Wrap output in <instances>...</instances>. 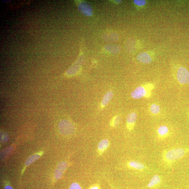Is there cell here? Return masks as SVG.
Returning <instances> with one entry per match:
<instances>
[{
	"label": "cell",
	"mask_w": 189,
	"mask_h": 189,
	"mask_svg": "<svg viewBox=\"0 0 189 189\" xmlns=\"http://www.w3.org/2000/svg\"><path fill=\"white\" fill-rule=\"evenodd\" d=\"M155 87L152 83L145 84L137 87L132 92L131 96L135 99H139L143 97L149 98L152 95V91Z\"/></svg>",
	"instance_id": "obj_1"
},
{
	"label": "cell",
	"mask_w": 189,
	"mask_h": 189,
	"mask_svg": "<svg viewBox=\"0 0 189 189\" xmlns=\"http://www.w3.org/2000/svg\"><path fill=\"white\" fill-rule=\"evenodd\" d=\"M186 153V151L182 148L171 150L166 154L165 159L168 162H173L182 158Z\"/></svg>",
	"instance_id": "obj_2"
},
{
	"label": "cell",
	"mask_w": 189,
	"mask_h": 189,
	"mask_svg": "<svg viewBox=\"0 0 189 189\" xmlns=\"http://www.w3.org/2000/svg\"><path fill=\"white\" fill-rule=\"evenodd\" d=\"M177 78L179 82L182 84L189 83V73L183 67H180L177 71Z\"/></svg>",
	"instance_id": "obj_3"
},
{
	"label": "cell",
	"mask_w": 189,
	"mask_h": 189,
	"mask_svg": "<svg viewBox=\"0 0 189 189\" xmlns=\"http://www.w3.org/2000/svg\"><path fill=\"white\" fill-rule=\"evenodd\" d=\"M78 9L81 13L87 17L91 16L93 12L91 5L86 2H81L78 6Z\"/></svg>",
	"instance_id": "obj_4"
},
{
	"label": "cell",
	"mask_w": 189,
	"mask_h": 189,
	"mask_svg": "<svg viewBox=\"0 0 189 189\" xmlns=\"http://www.w3.org/2000/svg\"><path fill=\"white\" fill-rule=\"evenodd\" d=\"M68 167L67 162H60L58 165L57 169L55 172V178L57 180H59L62 178Z\"/></svg>",
	"instance_id": "obj_5"
},
{
	"label": "cell",
	"mask_w": 189,
	"mask_h": 189,
	"mask_svg": "<svg viewBox=\"0 0 189 189\" xmlns=\"http://www.w3.org/2000/svg\"><path fill=\"white\" fill-rule=\"evenodd\" d=\"M61 132L65 135L72 133L74 131V127L72 124L67 121H64L61 123L60 126Z\"/></svg>",
	"instance_id": "obj_6"
},
{
	"label": "cell",
	"mask_w": 189,
	"mask_h": 189,
	"mask_svg": "<svg viewBox=\"0 0 189 189\" xmlns=\"http://www.w3.org/2000/svg\"><path fill=\"white\" fill-rule=\"evenodd\" d=\"M137 118V115L135 112L129 113L127 119V127L129 131L132 130L134 127Z\"/></svg>",
	"instance_id": "obj_7"
},
{
	"label": "cell",
	"mask_w": 189,
	"mask_h": 189,
	"mask_svg": "<svg viewBox=\"0 0 189 189\" xmlns=\"http://www.w3.org/2000/svg\"><path fill=\"white\" fill-rule=\"evenodd\" d=\"M109 146V142L107 139L101 141L98 146L97 152L100 155H102Z\"/></svg>",
	"instance_id": "obj_8"
},
{
	"label": "cell",
	"mask_w": 189,
	"mask_h": 189,
	"mask_svg": "<svg viewBox=\"0 0 189 189\" xmlns=\"http://www.w3.org/2000/svg\"><path fill=\"white\" fill-rule=\"evenodd\" d=\"M137 60L142 63H149L152 62V58L147 53H143L139 54L137 57Z\"/></svg>",
	"instance_id": "obj_9"
},
{
	"label": "cell",
	"mask_w": 189,
	"mask_h": 189,
	"mask_svg": "<svg viewBox=\"0 0 189 189\" xmlns=\"http://www.w3.org/2000/svg\"><path fill=\"white\" fill-rule=\"evenodd\" d=\"M157 132L160 138H164L169 133V129L166 126H162L158 127Z\"/></svg>",
	"instance_id": "obj_10"
},
{
	"label": "cell",
	"mask_w": 189,
	"mask_h": 189,
	"mask_svg": "<svg viewBox=\"0 0 189 189\" xmlns=\"http://www.w3.org/2000/svg\"><path fill=\"white\" fill-rule=\"evenodd\" d=\"M43 153V152L41 151V152L34 154V155L29 157L25 162L26 167H28V166L32 163L33 162L36 161L38 159L42 156Z\"/></svg>",
	"instance_id": "obj_11"
},
{
	"label": "cell",
	"mask_w": 189,
	"mask_h": 189,
	"mask_svg": "<svg viewBox=\"0 0 189 189\" xmlns=\"http://www.w3.org/2000/svg\"><path fill=\"white\" fill-rule=\"evenodd\" d=\"M106 50L112 54H116L121 51L120 46L115 45H107L105 47Z\"/></svg>",
	"instance_id": "obj_12"
},
{
	"label": "cell",
	"mask_w": 189,
	"mask_h": 189,
	"mask_svg": "<svg viewBox=\"0 0 189 189\" xmlns=\"http://www.w3.org/2000/svg\"><path fill=\"white\" fill-rule=\"evenodd\" d=\"M113 96V93L112 91H109L107 92L104 95L101 104V107L102 108H103L104 107H105L109 103L110 101L111 100Z\"/></svg>",
	"instance_id": "obj_13"
},
{
	"label": "cell",
	"mask_w": 189,
	"mask_h": 189,
	"mask_svg": "<svg viewBox=\"0 0 189 189\" xmlns=\"http://www.w3.org/2000/svg\"><path fill=\"white\" fill-rule=\"evenodd\" d=\"M103 38L106 41L109 42H116L118 38V35L115 33H112L103 35Z\"/></svg>",
	"instance_id": "obj_14"
},
{
	"label": "cell",
	"mask_w": 189,
	"mask_h": 189,
	"mask_svg": "<svg viewBox=\"0 0 189 189\" xmlns=\"http://www.w3.org/2000/svg\"><path fill=\"white\" fill-rule=\"evenodd\" d=\"M129 165L130 167L138 170H142L145 168V166L144 164L140 162L135 161L130 162Z\"/></svg>",
	"instance_id": "obj_15"
},
{
	"label": "cell",
	"mask_w": 189,
	"mask_h": 189,
	"mask_svg": "<svg viewBox=\"0 0 189 189\" xmlns=\"http://www.w3.org/2000/svg\"><path fill=\"white\" fill-rule=\"evenodd\" d=\"M161 182V179L159 176L156 175L154 176L150 180L147 185L148 187H152L154 186L158 185Z\"/></svg>",
	"instance_id": "obj_16"
},
{
	"label": "cell",
	"mask_w": 189,
	"mask_h": 189,
	"mask_svg": "<svg viewBox=\"0 0 189 189\" xmlns=\"http://www.w3.org/2000/svg\"><path fill=\"white\" fill-rule=\"evenodd\" d=\"M150 112L153 115H157L161 112L160 107L158 104L153 103L151 104L149 107Z\"/></svg>",
	"instance_id": "obj_17"
},
{
	"label": "cell",
	"mask_w": 189,
	"mask_h": 189,
	"mask_svg": "<svg viewBox=\"0 0 189 189\" xmlns=\"http://www.w3.org/2000/svg\"><path fill=\"white\" fill-rule=\"evenodd\" d=\"M121 121L120 116H116L113 117L110 122V125L113 127H116L120 124Z\"/></svg>",
	"instance_id": "obj_18"
},
{
	"label": "cell",
	"mask_w": 189,
	"mask_h": 189,
	"mask_svg": "<svg viewBox=\"0 0 189 189\" xmlns=\"http://www.w3.org/2000/svg\"><path fill=\"white\" fill-rule=\"evenodd\" d=\"M135 4L138 6H142L146 4V1L144 0H135L134 1Z\"/></svg>",
	"instance_id": "obj_19"
},
{
	"label": "cell",
	"mask_w": 189,
	"mask_h": 189,
	"mask_svg": "<svg viewBox=\"0 0 189 189\" xmlns=\"http://www.w3.org/2000/svg\"><path fill=\"white\" fill-rule=\"evenodd\" d=\"M69 189H82L80 185L77 182H74L70 187Z\"/></svg>",
	"instance_id": "obj_20"
},
{
	"label": "cell",
	"mask_w": 189,
	"mask_h": 189,
	"mask_svg": "<svg viewBox=\"0 0 189 189\" xmlns=\"http://www.w3.org/2000/svg\"><path fill=\"white\" fill-rule=\"evenodd\" d=\"M4 189H13L10 186L7 185L5 187Z\"/></svg>",
	"instance_id": "obj_21"
},
{
	"label": "cell",
	"mask_w": 189,
	"mask_h": 189,
	"mask_svg": "<svg viewBox=\"0 0 189 189\" xmlns=\"http://www.w3.org/2000/svg\"><path fill=\"white\" fill-rule=\"evenodd\" d=\"M90 189H99V188L97 186H95L92 187Z\"/></svg>",
	"instance_id": "obj_22"
},
{
	"label": "cell",
	"mask_w": 189,
	"mask_h": 189,
	"mask_svg": "<svg viewBox=\"0 0 189 189\" xmlns=\"http://www.w3.org/2000/svg\"><path fill=\"white\" fill-rule=\"evenodd\" d=\"M114 1L116 2L117 3H120L122 1H117H117Z\"/></svg>",
	"instance_id": "obj_23"
},
{
	"label": "cell",
	"mask_w": 189,
	"mask_h": 189,
	"mask_svg": "<svg viewBox=\"0 0 189 189\" xmlns=\"http://www.w3.org/2000/svg\"></svg>",
	"instance_id": "obj_24"
}]
</instances>
